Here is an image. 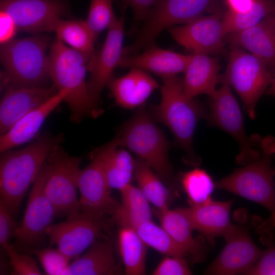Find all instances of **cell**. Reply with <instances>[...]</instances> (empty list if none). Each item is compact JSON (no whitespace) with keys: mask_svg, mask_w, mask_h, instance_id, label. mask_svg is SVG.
I'll return each mask as SVG.
<instances>
[{"mask_svg":"<svg viewBox=\"0 0 275 275\" xmlns=\"http://www.w3.org/2000/svg\"><path fill=\"white\" fill-rule=\"evenodd\" d=\"M62 137L45 133L26 147L1 153L0 204L14 217L53 149Z\"/></svg>","mask_w":275,"mask_h":275,"instance_id":"6da1fadb","label":"cell"},{"mask_svg":"<svg viewBox=\"0 0 275 275\" xmlns=\"http://www.w3.org/2000/svg\"><path fill=\"white\" fill-rule=\"evenodd\" d=\"M162 79L161 101L151 108L153 118L171 130L185 153V161L198 166L201 159L194 151L193 139L198 122L205 117V110L200 103L185 95L182 78L175 75Z\"/></svg>","mask_w":275,"mask_h":275,"instance_id":"7a4b0ae2","label":"cell"},{"mask_svg":"<svg viewBox=\"0 0 275 275\" xmlns=\"http://www.w3.org/2000/svg\"><path fill=\"white\" fill-rule=\"evenodd\" d=\"M90 58L57 40L50 46L48 68L50 79L59 91L68 94L64 101L70 111V120L79 123L85 117L98 115L89 96L86 75Z\"/></svg>","mask_w":275,"mask_h":275,"instance_id":"3957f363","label":"cell"},{"mask_svg":"<svg viewBox=\"0 0 275 275\" xmlns=\"http://www.w3.org/2000/svg\"><path fill=\"white\" fill-rule=\"evenodd\" d=\"M140 107L116 135L118 145L135 153L167 186L178 192L177 182L168 157L169 143L144 106Z\"/></svg>","mask_w":275,"mask_h":275,"instance_id":"277c9868","label":"cell"},{"mask_svg":"<svg viewBox=\"0 0 275 275\" xmlns=\"http://www.w3.org/2000/svg\"><path fill=\"white\" fill-rule=\"evenodd\" d=\"M50 38L46 35L12 39L1 45V62L6 88L46 86L50 78L48 54Z\"/></svg>","mask_w":275,"mask_h":275,"instance_id":"5b68a950","label":"cell"},{"mask_svg":"<svg viewBox=\"0 0 275 275\" xmlns=\"http://www.w3.org/2000/svg\"><path fill=\"white\" fill-rule=\"evenodd\" d=\"M219 0H161L142 21L133 42L124 47L123 56L138 54L153 45L164 29L185 24L220 9Z\"/></svg>","mask_w":275,"mask_h":275,"instance_id":"8992f818","label":"cell"},{"mask_svg":"<svg viewBox=\"0 0 275 275\" xmlns=\"http://www.w3.org/2000/svg\"><path fill=\"white\" fill-rule=\"evenodd\" d=\"M272 77L263 61L242 48L231 45L229 62L221 80L235 90L252 119L255 118L256 104L271 84Z\"/></svg>","mask_w":275,"mask_h":275,"instance_id":"52a82bcc","label":"cell"},{"mask_svg":"<svg viewBox=\"0 0 275 275\" xmlns=\"http://www.w3.org/2000/svg\"><path fill=\"white\" fill-rule=\"evenodd\" d=\"M80 163V158L70 156L60 145L46 159L47 175L44 189L57 216L69 219L80 214L77 188Z\"/></svg>","mask_w":275,"mask_h":275,"instance_id":"ba28073f","label":"cell"},{"mask_svg":"<svg viewBox=\"0 0 275 275\" xmlns=\"http://www.w3.org/2000/svg\"><path fill=\"white\" fill-rule=\"evenodd\" d=\"M275 171L270 166L268 154L236 169L215 183V187L233 193L275 211Z\"/></svg>","mask_w":275,"mask_h":275,"instance_id":"9c48e42d","label":"cell"},{"mask_svg":"<svg viewBox=\"0 0 275 275\" xmlns=\"http://www.w3.org/2000/svg\"><path fill=\"white\" fill-rule=\"evenodd\" d=\"M47 175L46 161L34 182L29 193L24 214L15 235L17 246L26 253L41 248L52 225L56 211L44 189Z\"/></svg>","mask_w":275,"mask_h":275,"instance_id":"30bf717a","label":"cell"},{"mask_svg":"<svg viewBox=\"0 0 275 275\" xmlns=\"http://www.w3.org/2000/svg\"><path fill=\"white\" fill-rule=\"evenodd\" d=\"M210 97L209 123L227 132L237 143L239 153L237 163L244 165L259 157L260 154L245 131L242 114L230 87L222 84Z\"/></svg>","mask_w":275,"mask_h":275,"instance_id":"8fae6325","label":"cell"},{"mask_svg":"<svg viewBox=\"0 0 275 275\" xmlns=\"http://www.w3.org/2000/svg\"><path fill=\"white\" fill-rule=\"evenodd\" d=\"M0 8L11 16L17 30L37 35L53 32L56 22L69 11L67 3L61 0H0Z\"/></svg>","mask_w":275,"mask_h":275,"instance_id":"7c38bea8","label":"cell"},{"mask_svg":"<svg viewBox=\"0 0 275 275\" xmlns=\"http://www.w3.org/2000/svg\"><path fill=\"white\" fill-rule=\"evenodd\" d=\"M124 16L108 30L105 41L99 51H95L88 64L90 77L87 82L90 100L99 115L101 113L99 102L101 93L113 77L115 69L119 66L123 56Z\"/></svg>","mask_w":275,"mask_h":275,"instance_id":"4fadbf2b","label":"cell"},{"mask_svg":"<svg viewBox=\"0 0 275 275\" xmlns=\"http://www.w3.org/2000/svg\"><path fill=\"white\" fill-rule=\"evenodd\" d=\"M225 12L220 9L180 26L168 29L173 39L193 53L207 54L222 52L225 34L222 24Z\"/></svg>","mask_w":275,"mask_h":275,"instance_id":"5bb4252c","label":"cell"},{"mask_svg":"<svg viewBox=\"0 0 275 275\" xmlns=\"http://www.w3.org/2000/svg\"><path fill=\"white\" fill-rule=\"evenodd\" d=\"M105 219H96L81 214L65 222L52 224L48 229L50 245L57 248L71 259L80 256L95 240L103 237Z\"/></svg>","mask_w":275,"mask_h":275,"instance_id":"9a60e30c","label":"cell"},{"mask_svg":"<svg viewBox=\"0 0 275 275\" xmlns=\"http://www.w3.org/2000/svg\"><path fill=\"white\" fill-rule=\"evenodd\" d=\"M92 161L81 170L78 180L80 193V214L96 219H105L112 215L119 203L111 195L103 170L99 161L91 157Z\"/></svg>","mask_w":275,"mask_h":275,"instance_id":"2e32d148","label":"cell"},{"mask_svg":"<svg viewBox=\"0 0 275 275\" xmlns=\"http://www.w3.org/2000/svg\"><path fill=\"white\" fill-rule=\"evenodd\" d=\"M226 242L224 249L206 269V274H245L264 251L255 244L248 231L240 226Z\"/></svg>","mask_w":275,"mask_h":275,"instance_id":"e0dca14e","label":"cell"},{"mask_svg":"<svg viewBox=\"0 0 275 275\" xmlns=\"http://www.w3.org/2000/svg\"><path fill=\"white\" fill-rule=\"evenodd\" d=\"M58 92L53 84L50 87L6 88L0 104L1 134Z\"/></svg>","mask_w":275,"mask_h":275,"instance_id":"ac0fdd59","label":"cell"},{"mask_svg":"<svg viewBox=\"0 0 275 275\" xmlns=\"http://www.w3.org/2000/svg\"><path fill=\"white\" fill-rule=\"evenodd\" d=\"M232 204V200L218 202L211 200L184 209L194 229L212 243L217 237H223L227 241L239 229L240 226L232 224L230 222Z\"/></svg>","mask_w":275,"mask_h":275,"instance_id":"d6986e66","label":"cell"},{"mask_svg":"<svg viewBox=\"0 0 275 275\" xmlns=\"http://www.w3.org/2000/svg\"><path fill=\"white\" fill-rule=\"evenodd\" d=\"M134 55L123 56L119 66L142 69L162 78L184 72L191 57V54H181L154 45Z\"/></svg>","mask_w":275,"mask_h":275,"instance_id":"ffe728a7","label":"cell"},{"mask_svg":"<svg viewBox=\"0 0 275 275\" xmlns=\"http://www.w3.org/2000/svg\"><path fill=\"white\" fill-rule=\"evenodd\" d=\"M106 86L119 106L133 109L144 105L152 92L158 88L159 85L147 71L131 68L123 76H113Z\"/></svg>","mask_w":275,"mask_h":275,"instance_id":"44dd1931","label":"cell"},{"mask_svg":"<svg viewBox=\"0 0 275 275\" xmlns=\"http://www.w3.org/2000/svg\"><path fill=\"white\" fill-rule=\"evenodd\" d=\"M95 240L84 254L74 259L65 275H121L125 273L115 259L112 240Z\"/></svg>","mask_w":275,"mask_h":275,"instance_id":"7402d4cb","label":"cell"},{"mask_svg":"<svg viewBox=\"0 0 275 275\" xmlns=\"http://www.w3.org/2000/svg\"><path fill=\"white\" fill-rule=\"evenodd\" d=\"M154 212L160 226L169 233L173 239L190 257L193 263L203 261L206 257V249L203 242L194 238V229L192 223L184 208L170 210L167 208Z\"/></svg>","mask_w":275,"mask_h":275,"instance_id":"603a6c76","label":"cell"},{"mask_svg":"<svg viewBox=\"0 0 275 275\" xmlns=\"http://www.w3.org/2000/svg\"><path fill=\"white\" fill-rule=\"evenodd\" d=\"M225 39L257 57L268 67L275 68V24L269 15L251 28L226 35Z\"/></svg>","mask_w":275,"mask_h":275,"instance_id":"cb8c5ba5","label":"cell"},{"mask_svg":"<svg viewBox=\"0 0 275 275\" xmlns=\"http://www.w3.org/2000/svg\"><path fill=\"white\" fill-rule=\"evenodd\" d=\"M68 91H59L38 108L26 114L8 131L1 134V153L31 140L39 131L48 116L68 94Z\"/></svg>","mask_w":275,"mask_h":275,"instance_id":"d4e9b609","label":"cell"},{"mask_svg":"<svg viewBox=\"0 0 275 275\" xmlns=\"http://www.w3.org/2000/svg\"><path fill=\"white\" fill-rule=\"evenodd\" d=\"M116 137L95 150L91 157L101 166L111 188L121 189L130 183L134 176L135 161L129 152L118 149Z\"/></svg>","mask_w":275,"mask_h":275,"instance_id":"484cf974","label":"cell"},{"mask_svg":"<svg viewBox=\"0 0 275 275\" xmlns=\"http://www.w3.org/2000/svg\"><path fill=\"white\" fill-rule=\"evenodd\" d=\"M219 69L218 58L205 53H193L183 78L185 95L190 98L202 94L212 95L216 90Z\"/></svg>","mask_w":275,"mask_h":275,"instance_id":"4316f807","label":"cell"},{"mask_svg":"<svg viewBox=\"0 0 275 275\" xmlns=\"http://www.w3.org/2000/svg\"><path fill=\"white\" fill-rule=\"evenodd\" d=\"M119 191L121 203L112 215V220L120 226L133 228L145 222L152 220L149 202L139 187L129 183Z\"/></svg>","mask_w":275,"mask_h":275,"instance_id":"83f0119b","label":"cell"},{"mask_svg":"<svg viewBox=\"0 0 275 275\" xmlns=\"http://www.w3.org/2000/svg\"><path fill=\"white\" fill-rule=\"evenodd\" d=\"M118 242L125 274H145V260L148 245L134 229L129 226H121L119 231Z\"/></svg>","mask_w":275,"mask_h":275,"instance_id":"f1b7e54d","label":"cell"},{"mask_svg":"<svg viewBox=\"0 0 275 275\" xmlns=\"http://www.w3.org/2000/svg\"><path fill=\"white\" fill-rule=\"evenodd\" d=\"M134 177L138 187L155 208L163 210L169 208L172 195H177L164 185L159 177L144 160L138 158L135 161Z\"/></svg>","mask_w":275,"mask_h":275,"instance_id":"f546056e","label":"cell"},{"mask_svg":"<svg viewBox=\"0 0 275 275\" xmlns=\"http://www.w3.org/2000/svg\"><path fill=\"white\" fill-rule=\"evenodd\" d=\"M57 39L91 58L95 41L85 21L59 19L53 28Z\"/></svg>","mask_w":275,"mask_h":275,"instance_id":"4dcf8cb0","label":"cell"},{"mask_svg":"<svg viewBox=\"0 0 275 275\" xmlns=\"http://www.w3.org/2000/svg\"><path fill=\"white\" fill-rule=\"evenodd\" d=\"M275 11V2L256 0L252 8L244 13H237L227 9L224 13L222 24L226 35L251 28Z\"/></svg>","mask_w":275,"mask_h":275,"instance_id":"1f68e13d","label":"cell"},{"mask_svg":"<svg viewBox=\"0 0 275 275\" xmlns=\"http://www.w3.org/2000/svg\"><path fill=\"white\" fill-rule=\"evenodd\" d=\"M133 229L148 246L159 252L172 257L188 256L161 226L157 225L152 220L145 222Z\"/></svg>","mask_w":275,"mask_h":275,"instance_id":"d6a6232c","label":"cell"},{"mask_svg":"<svg viewBox=\"0 0 275 275\" xmlns=\"http://www.w3.org/2000/svg\"><path fill=\"white\" fill-rule=\"evenodd\" d=\"M181 181L190 206L202 204L211 200L210 196L215 185L204 170L195 168L183 173Z\"/></svg>","mask_w":275,"mask_h":275,"instance_id":"836d02e7","label":"cell"},{"mask_svg":"<svg viewBox=\"0 0 275 275\" xmlns=\"http://www.w3.org/2000/svg\"><path fill=\"white\" fill-rule=\"evenodd\" d=\"M113 0H91L85 22L96 41L105 30H109L118 22L113 5Z\"/></svg>","mask_w":275,"mask_h":275,"instance_id":"e575fe53","label":"cell"},{"mask_svg":"<svg viewBox=\"0 0 275 275\" xmlns=\"http://www.w3.org/2000/svg\"><path fill=\"white\" fill-rule=\"evenodd\" d=\"M26 253L37 257L45 273L48 275H65L72 260L57 248L36 249Z\"/></svg>","mask_w":275,"mask_h":275,"instance_id":"d590c367","label":"cell"},{"mask_svg":"<svg viewBox=\"0 0 275 275\" xmlns=\"http://www.w3.org/2000/svg\"><path fill=\"white\" fill-rule=\"evenodd\" d=\"M9 258L12 266V274L14 275H41L36 260L30 254L18 253L14 245L10 244L4 251Z\"/></svg>","mask_w":275,"mask_h":275,"instance_id":"8d00e7d4","label":"cell"},{"mask_svg":"<svg viewBox=\"0 0 275 275\" xmlns=\"http://www.w3.org/2000/svg\"><path fill=\"white\" fill-rule=\"evenodd\" d=\"M191 272L185 257L167 256L152 272L153 275H189Z\"/></svg>","mask_w":275,"mask_h":275,"instance_id":"74e56055","label":"cell"},{"mask_svg":"<svg viewBox=\"0 0 275 275\" xmlns=\"http://www.w3.org/2000/svg\"><path fill=\"white\" fill-rule=\"evenodd\" d=\"M20 224L15 222L13 217L2 204H0V244L5 251L10 244V238L15 236Z\"/></svg>","mask_w":275,"mask_h":275,"instance_id":"f35d334b","label":"cell"},{"mask_svg":"<svg viewBox=\"0 0 275 275\" xmlns=\"http://www.w3.org/2000/svg\"><path fill=\"white\" fill-rule=\"evenodd\" d=\"M245 274L275 275V246L264 250L255 265Z\"/></svg>","mask_w":275,"mask_h":275,"instance_id":"ab89813d","label":"cell"},{"mask_svg":"<svg viewBox=\"0 0 275 275\" xmlns=\"http://www.w3.org/2000/svg\"><path fill=\"white\" fill-rule=\"evenodd\" d=\"M130 7L133 14V28L143 21L148 13L155 7L161 0H123Z\"/></svg>","mask_w":275,"mask_h":275,"instance_id":"60d3db41","label":"cell"},{"mask_svg":"<svg viewBox=\"0 0 275 275\" xmlns=\"http://www.w3.org/2000/svg\"><path fill=\"white\" fill-rule=\"evenodd\" d=\"M17 29L11 16L7 12L0 11V43L4 44L13 39Z\"/></svg>","mask_w":275,"mask_h":275,"instance_id":"b9f144b4","label":"cell"},{"mask_svg":"<svg viewBox=\"0 0 275 275\" xmlns=\"http://www.w3.org/2000/svg\"><path fill=\"white\" fill-rule=\"evenodd\" d=\"M256 0H226L228 9L237 13L249 11L253 7Z\"/></svg>","mask_w":275,"mask_h":275,"instance_id":"7bdbcfd3","label":"cell"},{"mask_svg":"<svg viewBox=\"0 0 275 275\" xmlns=\"http://www.w3.org/2000/svg\"><path fill=\"white\" fill-rule=\"evenodd\" d=\"M275 228V211L266 220L261 223L257 228L259 233L268 232Z\"/></svg>","mask_w":275,"mask_h":275,"instance_id":"ee69618b","label":"cell"},{"mask_svg":"<svg viewBox=\"0 0 275 275\" xmlns=\"http://www.w3.org/2000/svg\"><path fill=\"white\" fill-rule=\"evenodd\" d=\"M271 86L269 89L270 93L275 96V73L273 75L272 80L271 83Z\"/></svg>","mask_w":275,"mask_h":275,"instance_id":"f6af8a7d","label":"cell"},{"mask_svg":"<svg viewBox=\"0 0 275 275\" xmlns=\"http://www.w3.org/2000/svg\"><path fill=\"white\" fill-rule=\"evenodd\" d=\"M269 16L275 24V11L270 14Z\"/></svg>","mask_w":275,"mask_h":275,"instance_id":"bcb514c9","label":"cell"},{"mask_svg":"<svg viewBox=\"0 0 275 275\" xmlns=\"http://www.w3.org/2000/svg\"><path fill=\"white\" fill-rule=\"evenodd\" d=\"M114 1H118V0H114Z\"/></svg>","mask_w":275,"mask_h":275,"instance_id":"7dc6e473","label":"cell"}]
</instances>
